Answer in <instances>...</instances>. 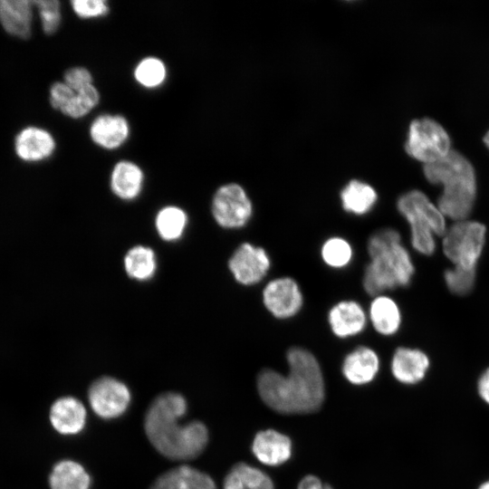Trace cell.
Segmentation results:
<instances>
[{
	"label": "cell",
	"mask_w": 489,
	"mask_h": 489,
	"mask_svg": "<svg viewBox=\"0 0 489 489\" xmlns=\"http://www.w3.org/2000/svg\"><path fill=\"white\" fill-rule=\"evenodd\" d=\"M286 359L289 373L284 376L273 369H263L257 377V389L262 400L280 414H307L322 405L325 388L322 372L315 356L308 350L292 347Z\"/></svg>",
	"instance_id": "cell-1"
},
{
	"label": "cell",
	"mask_w": 489,
	"mask_h": 489,
	"mask_svg": "<svg viewBox=\"0 0 489 489\" xmlns=\"http://www.w3.org/2000/svg\"><path fill=\"white\" fill-rule=\"evenodd\" d=\"M187 408L181 394L168 391L157 396L145 414L144 431L149 441L171 460H192L201 455L208 442L207 427L201 421L180 424Z\"/></svg>",
	"instance_id": "cell-2"
},
{
	"label": "cell",
	"mask_w": 489,
	"mask_h": 489,
	"mask_svg": "<svg viewBox=\"0 0 489 489\" xmlns=\"http://www.w3.org/2000/svg\"><path fill=\"white\" fill-rule=\"evenodd\" d=\"M367 249L370 262L365 268L362 284L368 294L378 296L386 290L410 283L415 267L397 230L382 228L374 232Z\"/></svg>",
	"instance_id": "cell-3"
},
{
	"label": "cell",
	"mask_w": 489,
	"mask_h": 489,
	"mask_svg": "<svg viewBox=\"0 0 489 489\" xmlns=\"http://www.w3.org/2000/svg\"><path fill=\"white\" fill-rule=\"evenodd\" d=\"M423 170L430 183L443 185L437 199L443 215L456 221L465 220L472 212L476 195L475 174L470 161L451 149L444 158L424 164Z\"/></svg>",
	"instance_id": "cell-4"
},
{
	"label": "cell",
	"mask_w": 489,
	"mask_h": 489,
	"mask_svg": "<svg viewBox=\"0 0 489 489\" xmlns=\"http://www.w3.org/2000/svg\"><path fill=\"white\" fill-rule=\"evenodd\" d=\"M397 207L409 224L414 249L424 255L433 254L436 246L435 236L446 231L445 216L438 206L426 194L414 189L399 197Z\"/></svg>",
	"instance_id": "cell-5"
},
{
	"label": "cell",
	"mask_w": 489,
	"mask_h": 489,
	"mask_svg": "<svg viewBox=\"0 0 489 489\" xmlns=\"http://www.w3.org/2000/svg\"><path fill=\"white\" fill-rule=\"evenodd\" d=\"M486 227L476 221H457L445 233L443 252L455 266L475 270L485 243Z\"/></svg>",
	"instance_id": "cell-6"
},
{
	"label": "cell",
	"mask_w": 489,
	"mask_h": 489,
	"mask_svg": "<svg viewBox=\"0 0 489 489\" xmlns=\"http://www.w3.org/2000/svg\"><path fill=\"white\" fill-rule=\"evenodd\" d=\"M451 140L446 129L436 120L423 118L411 121L405 143L407 153L425 164L444 158L450 149Z\"/></svg>",
	"instance_id": "cell-7"
},
{
	"label": "cell",
	"mask_w": 489,
	"mask_h": 489,
	"mask_svg": "<svg viewBox=\"0 0 489 489\" xmlns=\"http://www.w3.org/2000/svg\"><path fill=\"white\" fill-rule=\"evenodd\" d=\"M212 214L224 228H240L247 224L253 213L252 202L244 189L236 183L221 186L212 200Z\"/></svg>",
	"instance_id": "cell-8"
},
{
	"label": "cell",
	"mask_w": 489,
	"mask_h": 489,
	"mask_svg": "<svg viewBox=\"0 0 489 489\" xmlns=\"http://www.w3.org/2000/svg\"><path fill=\"white\" fill-rule=\"evenodd\" d=\"M130 399L128 387L112 377L97 379L88 389V400L92 411L103 419L121 416L127 410Z\"/></svg>",
	"instance_id": "cell-9"
},
{
	"label": "cell",
	"mask_w": 489,
	"mask_h": 489,
	"mask_svg": "<svg viewBox=\"0 0 489 489\" xmlns=\"http://www.w3.org/2000/svg\"><path fill=\"white\" fill-rule=\"evenodd\" d=\"M263 302L275 318L288 319L300 312L303 297L294 279L280 277L265 285L263 290Z\"/></svg>",
	"instance_id": "cell-10"
},
{
	"label": "cell",
	"mask_w": 489,
	"mask_h": 489,
	"mask_svg": "<svg viewBox=\"0 0 489 489\" xmlns=\"http://www.w3.org/2000/svg\"><path fill=\"white\" fill-rule=\"evenodd\" d=\"M228 267L239 283L253 285L266 275L271 267V260L263 247L244 243L230 257Z\"/></svg>",
	"instance_id": "cell-11"
},
{
	"label": "cell",
	"mask_w": 489,
	"mask_h": 489,
	"mask_svg": "<svg viewBox=\"0 0 489 489\" xmlns=\"http://www.w3.org/2000/svg\"><path fill=\"white\" fill-rule=\"evenodd\" d=\"M128 120L120 114L103 113L91 122L89 134L91 141L106 150L120 148L129 137Z\"/></svg>",
	"instance_id": "cell-12"
},
{
	"label": "cell",
	"mask_w": 489,
	"mask_h": 489,
	"mask_svg": "<svg viewBox=\"0 0 489 489\" xmlns=\"http://www.w3.org/2000/svg\"><path fill=\"white\" fill-rule=\"evenodd\" d=\"M87 411L84 405L73 397L57 398L49 410V420L53 429L61 435L80 433L86 423Z\"/></svg>",
	"instance_id": "cell-13"
},
{
	"label": "cell",
	"mask_w": 489,
	"mask_h": 489,
	"mask_svg": "<svg viewBox=\"0 0 489 489\" xmlns=\"http://www.w3.org/2000/svg\"><path fill=\"white\" fill-rule=\"evenodd\" d=\"M252 451L261 463L276 466L291 457L292 442L287 436L273 429H266L255 435Z\"/></svg>",
	"instance_id": "cell-14"
},
{
	"label": "cell",
	"mask_w": 489,
	"mask_h": 489,
	"mask_svg": "<svg viewBox=\"0 0 489 489\" xmlns=\"http://www.w3.org/2000/svg\"><path fill=\"white\" fill-rule=\"evenodd\" d=\"M149 489H216V485L209 475L180 465L158 475Z\"/></svg>",
	"instance_id": "cell-15"
},
{
	"label": "cell",
	"mask_w": 489,
	"mask_h": 489,
	"mask_svg": "<svg viewBox=\"0 0 489 489\" xmlns=\"http://www.w3.org/2000/svg\"><path fill=\"white\" fill-rule=\"evenodd\" d=\"M328 321L335 336L347 338L357 335L364 330L367 316L357 302L342 301L331 308Z\"/></svg>",
	"instance_id": "cell-16"
},
{
	"label": "cell",
	"mask_w": 489,
	"mask_h": 489,
	"mask_svg": "<svg viewBox=\"0 0 489 489\" xmlns=\"http://www.w3.org/2000/svg\"><path fill=\"white\" fill-rule=\"evenodd\" d=\"M429 364L427 355L422 350L399 347L393 354L391 371L399 382L416 384L424 379Z\"/></svg>",
	"instance_id": "cell-17"
},
{
	"label": "cell",
	"mask_w": 489,
	"mask_h": 489,
	"mask_svg": "<svg viewBox=\"0 0 489 489\" xmlns=\"http://www.w3.org/2000/svg\"><path fill=\"white\" fill-rule=\"evenodd\" d=\"M341 369L349 382L364 385L372 381L379 372V359L372 349L360 346L344 358Z\"/></svg>",
	"instance_id": "cell-18"
},
{
	"label": "cell",
	"mask_w": 489,
	"mask_h": 489,
	"mask_svg": "<svg viewBox=\"0 0 489 489\" xmlns=\"http://www.w3.org/2000/svg\"><path fill=\"white\" fill-rule=\"evenodd\" d=\"M144 183L142 168L133 161L120 160L114 166L110 177V186L113 194L122 200H132L139 197Z\"/></svg>",
	"instance_id": "cell-19"
},
{
	"label": "cell",
	"mask_w": 489,
	"mask_h": 489,
	"mask_svg": "<svg viewBox=\"0 0 489 489\" xmlns=\"http://www.w3.org/2000/svg\"><path fill=\"white\" fill-rule=\"evenodd\" d=\"M55 149L53 137L45 129L28 127L15 139V151L25 161H40L49 158Z\"/></svg>",
	"instance_id": "cell-20"
},
{
	"label": "cell",
	"mask_w": 489,
	"mask_h": 489,
	"mask_svg": "<svg viewBox=\"0 0 489 489\" xmlns=\"http://www.w3.org/2000/svg\"><path fill=\"white\" fill-rule=\"evenodd\" d=\"M32 5L28 0H0V22L7 33L24 39L30 36Z\"/></svg>",
	"instance_id": "cell-21"
},
{
	"label": "cell",
	"mask_w": 489,
	"mask_h": 489,
	"mask_svg": "<svg viewBox=\"0 0 489 489\" xmlns=\"http://www.w3.org/2000/svg\"><path fill=\"white\" fill-rule=\"evenodd\" d=\"M369 314L374 329L381 335H393L400 328L402 321L400 309L388 296H375L370 302Z\"/></svg>",
	"instance_id": "cell-22"
},
{
	"label": "cell",
	"mask_w": 489,
	"mask_h": 489,
	"mask_svg": "<svg viewBox=\"0 0 489 489\" xmlns=\"http://www.w3.org/2000/svg\"><path fill=\"white\" fill-rule=\"evenodd\" d=\"M48 484L50 489H90L91 476L80 463L63 459L53 466Z\"/></svg>",
	"instance_id": "cell-23"
},
{
	"label": "cell",
	"mask_w": 489,
	"mask_h": 489,
	"mask_svg": "<svg viewBox=\"0 0 489 489\" xmlns=\"http://www.w3.org/2000/svg\"><path fill=\"white\" fill-rule=\"evenodd\" d=\"M224 489H274L269 475L246 463L235 464L224 479Z\"/></svg>",
	"instance_id": "cell-24"
},
{
	"label": "cell",
	"mask_w": 489,
	"mask_h": 489,
	"mask_svg": "<svg viewBox=\"0 0 489 489\" xmlns=\"http://www.w3.org/2000/svg\"><path fill=\"white\" fill-rule=\"evenodd\" d=\"M377 198L375 189L360 180L350 181L340 192L343 209L354 215L368 213L374 206Z\"/></svg>",
	"instance_id": "cell-25"
},
{
	"label": "cell",
	"mask_w": 489,
	"mask_h": 489,
	"mask_svg": "<svg viewBox=\"0 0 489 489\" xmlns=\"http://www.w3.org/2000/svg\"><path fill=\"white\" fill-rule=\"evenodd\" d=\"M124 266L130 277L139 281L148 280L156 271L155 254L149 247L134 246L127 253Z\"/></svg>",
	"instance_id": "cell-26"
},
{
	"label": "cell",
	"mask_w": 489,
	"mask_h": 489,
	"mask_svg": "<svg viewBox=\"0 0 489 489\" xmlns=\"http://www.w3.org/2000/svg\"><path fill=\"white\" fill-rule=\"evenodd\" d=\"M187 222V216L183 209L175 206H168L158 211L155 224L162 239L173 241L182 235Z\"/></svg>",
	"instance_id": "cell-27"
},
{
	"label": "cell",
	"mask_w": 489,
	"mask_h": 489,
	"mask_svg": "<svg viewBox=\"0 0 489 489\" xmlns=\"http://www.w3.org/2000/svg\"><path fill=\"white\" fill-rule=\"evenodd\" d=\"M167 67L164 62L155 56L141 59L134 68L135 81L147 89H156L161 86L167 78Z\"/></svg>",
	"instance_id": "cell-28"
},
{
	"label": "cell",
	"mask_w": 489,
	"mask_h": 489,
	"mask_svg": "<svg viewBox=\"0 0 489 489\" xmlns=\"http://www.w3.org/2000/svg\"><path fill=\"white\" fill-rule=\"evenodd\" d=\"M101 95L94 84L75 91L60 110L65 116L77 120L88 115L100 102Z\"/></svg>",
	"instance_id": "cell-29"
},
{
	"label": "cell",
	"mask_w": 489,
	"mask_h": 489,
	"mask_svg": "<svg viewBox=\"0 0 489 489\" xmlns=\"http://www.w3.org/2000/svg\"><path fill=\"white\" fill-rule=\"evenodd\" d=\"M321 254L327 265L333 268H343L350 263L353 251L346 239L335 236L323 243Z\"/></svg>",
	"instance_id": "cell-30"
},
{
	"label": "cell",
	"mask_w": 489,
	"mask_h": 489,
	"mask_svg": "<svg viewBox=\"0 0 489 489\" xmlns=\"http://www.w3.org/2000/svg\"><path fill=\"white\" fill-rule=\"evenodd\" d=\"M444 278L451 292L456 295H465L474 288L475 270L455 266V268L447 269L445 272Z\"/></svg>",
	"instance_id": "cell-31"
},
{
	"label": "cell",
	"mask_w": 489,
	"mask_h": 489,
	"mask_svg": "<svg viewBox=\"0 0 489 489\" xmlns=\"http://www.w3.org/2000/svg\"><path fill=\"white\" fill-rule=\"evenodd\" d=\"M39 12L43 30L46 34H54L60 27L62 13L57 0H37L33 2Z\"/></svg>",
	"instance_id": "cell-32"
},
{
	"label": "cell",
	"mask_w": 489,
	"mask_h": 489,
	"mask_svg": "<svg viewBox=\"0 0 489 489\" xmlns=\"http://www.w3.org/2000/svg\"><path fill=\"white\" fill-rule=\"evenodd\" d=\"M74 14L82 19H95L107 15L110 5L106 0H72Z\"/></svg>",
	"instance_id": "cell-33"
},
{
	"label": "cell",
	"mask_w": 489,
	"mask_h": 489,
	"mask_svg": "<svg viewBox=\"0 0 489 489\" xmlns=\"http://www.w3.org/2000/svg\"><path fill=\"white\" fill-rule=\"evenodd\" d=\"M63 82L74 91H78L93 84V76L87 68L76 66L65 72Z\"/></svg>",
	"instance_id": "cell-34"
},
{
	"label": "cell",
	"mask_w": 489,
	"mask_h": 489,
	"mask_svg": "<svg viewBox=\"0 0 489 489\" xmlns=\"http://www.w3.org/2000/svg\"><path fill=\"white\" fill-rule=\"evenodd\" d=\"M74 93L64 82H56L50 88V103L53 109L61 110Z\"/></svg>",
	"instance_id": "cell-35"
},
{
	"label": "cell",
	"mask_w": 489,
	"mask_h": 489,
	"mask_svg": "<svg viewBox=\"0 0 489 489\" xmlns=\"http://www.w3.org/2000/svg\"><path fill=\"white\" fill-rule=\"evenodd\" d=\"M297 489H332L329 484H323L314 475H306L299 483Z\"/></svg>",
	"instance_id": "cell-36"
},
{
	"label": "cell",
	"mask_w": 489,
	"mask_h": 489,
	"mask_svg": "<svg viewBox=\"0 0 489 489\" xmlns=\"http://www.w3.org/2000/svg\"><path fill=\"white\" fill-rule=\"evenodd\" d=\"M478 392L480 397L489 404V368L483 372L478 380Z\"/></svg>",
	"instance_id": "cell-37"
},
{
	"label": "cell",
	"mask_w": 489,
	"mask_h": 489,
	"mask_svg": "<svg viewBox=\"0 0 489 489\" xmlns=\"http://www.w3.org/2000/svg\"><path fill=\"white\" fill-rule=\"evenodd\" d=\"M484 142L489 148V130L487 131V133L484 137Z\"/></svg>",
	"instance_id": "cell-38"
},
{
	"label": "cell",
	"mask_w": 489,
	"mask_h": 489,
	"mask_svg": "<svg viewBox=\"0 0 489 489\" xmlns=\"http://www.w3.org/2000/svg\"><path fill=\"white\" fill-rule=\"evenodd\" d=\"M479 489H489V481L484 483Z\"/></svg>",
	"instance_id": "cell-39"
}]
</instances>
